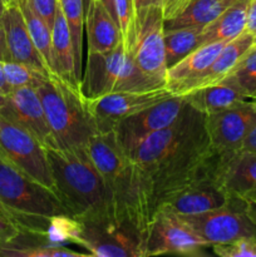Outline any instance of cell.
<instances>
[{"mask_svg":"<svg viewBox=\"0 0 256 257\" xmlns=\"http://www.w3.org/2000/svg\"><path fill=\"white\" fill-rule=\"evenodd\" d=\"M54 192L69 217H88L115 205L112 190L85 148H47Z\"/></svg>","mask_w":256,"mask_h":257,"instance_id":"6da1fadb","label":"cell"},{"mask_svg":"<svg viewBox=\"0 0 256 257\" xmlns=\"http://www.w3.org/2000/svg\"><path fill=\"white\" fill-rule=\"evenodd\" d=\"M0 203L23 231L42 236L43 226L67 215L54 191L23 173L0 156ZM48 230V228H47Z\"/></svg>","mask_w":256,"mask_h":257,"instance_id":"7a4b0ae2","label":"cell"},{"mask_svg":"<svg viewBox=\"0 0 256 257\" xmlns=\"http://www.w3.org/2000/svg\"><path fill=\"white\" fill-rule=\"evenodd\" d=\"M145 228L117 205L75 220L72 235V242L95 257H145Z\"/></svg>","mask_w":256,"mask_h":257,"instance_id":"3957f363","label":"cell"},{"mask_svg":"<svg viewBox=\"0 0 256 257\" xmlns=\"http://www.w3.org/2000/svg\"><path fill=\"white\" fill-rule=\"evenodd\" d=\"M37 90L55 148H85L98 132L85 108L80 88L52 74Z\"/></svg>","mask_w":256,"mask_h":257,"instance_id":"277c9868","label":"cell"},{"mask_svg":"<svg viewBox=\"0 0 256 257\" xmlns=\"http://www.w3.org/2000/svg\"><path fill=\"white\" fill-rule=\"evenodd\" d=\"M208 141L205 114L186 103L177 119L143 140L128 155L143 172L152 170L167 158Z\"/></svg>","mask_w":256,"mask_h":257,"instance_id":"5b68a950","label":"cell"},{"mask_svg":"<svg viewBox=\"0 0 256 257\" xmlns=\"http://www.w3.org/2000/svg\"><path fill=\"white\" fill-rule=\"evenodd\" d=\"M135 25L133 40L123 43L132 50L137 67L156 82L166 85L167 67L163 8L153 5L136 10Z\"/></svg>","mask_w":256,"mask_h":257,"instance_id":"8992f818","label":"cell"},{"mask_svg":"<svg viewBox=\"0 0 256 257\" xmlns=\"http://www.w3.org/2000/svg\"><path fill=\"white\" fill-rule=\"evenodd\" d=\"M211 248L180 215L161 207L153 215L146 231L145 257L158 255L203 256Z\"/></svg>","mask_w":256,"mask_h":257,"instance_id":"52a82bcc","label":"cell"},{"mask_svg":"<svg viewBox=\"0 0 256 257\" xmlns=\"http://www.w3.org/2000/svg\"><path fill=\"white\" fill-rule=\"evenodd\" d=\"M0 156L33 180L54 191L47 147L32 133L3 115H0Z\"/></svg>","mask_w":256,"mask_h":257,"instance_id":"ba28073f","label":"cell"},{"mask_svg":"<svg viewBox=\"0 0 256 257\" xmlns=\"http://www.w3.org/2000/svg\"><path fill=\"white\" fill-rule=\"evenodd\" d=\"M180 216L211 246L238 238L256 240V223L248 215L247 203L237 198H230L228 203L216 210Z\"/></svg>","mask_w":256,"mask_h":257,"instance_id":"9c48e42d","label":"cell"},{"mask_svg":"<svg viewBox=\"0 0 256 257\" xmlns=\"http://www.w3.org/2000/svg\"><path fill=\"white\" fill-rule=\"evenodd\" d=\"M173 95L167 88L147 92H113L97 98H84L85 108L98 133L114 131L124 118Z\"/></svg>","mask_w":256,"mask_h":257,"instance_id":"30bf717a","label":"cell"},{"mask_svg":"<svg viewBox=\"0 0 256 257\" xmlns=\"http://www.w3.org/2000/svg\"><path fill=\"white\" fill-rule=\"evenodd\" d=\"M186 103L182 95H171L120 120L114 128V135L125 155H130L148 136L175 122Z\"/></svg>","mask_w":256,"mask_h":257,"instance_id":"8fae6325","label":"cell"},{"mask_svg":"<svg viewBox=\"0 0 256 257\" xmlns=\"http://www.w3.org/2000/svg\"><path fill=\"white\" fill-rule=\"evenodd\" d=\"M255 125V99H246L225 110L205 115L208 141L211 146L220 152L240 151L248 132Z\"/></svg>","mask_w":256,"mask_h":257,"instance_id":"7c38bea8","label":"cell"},{"mask_svg":"<svg viewBox=\"0 0 256 257\" xmlns=\"http://www.w3.org/2000/svg\"><path fill=\"white\" fill-rule=\"evenodd\" d=\"M216 182L230 198L247 205L256 203V153L242 150L220 152Z\"/></svg>","mask_w":256,"mask_h":257,"instance_id":"4fadbf2b","label":"cell"},{"mask_svg":"<svg viewBox=\"0 0 256 257\" xmlns=\"http://www.w3.org/2000/svg\"><path fill=\"white\" fill-rule=\"evenodd\" d=\"M0 115L32 133L47 148H55L54 140L45 117L38 90L34 88H15L7 94Z\"/></svg>","mask_w":256,"mask_h":257,"instance_id":"5bb4252c","label":"cell"},{"mask_svg":"<svg viewBox=\"0 0 256 257\" xmlns=\"http://www.w3.org/2000/svg\"><path fill=\"white\" fill-rule=\"evenodd\" d=\"M123 59V42L109 52H88L85 73L80 78L83 97L92 99L114 92Z\"/></svg>","mask_w":256,"mask_h":257,"instance_id":"9a60e30c","label":"cell"},{"mask_svg":"<svg viewBox=\"0 0 256 257\" xmlns=\"http://www.w3.org/2000/svg\"><path fill=\"white\" fill-rule=\"evenodd\" d=\"M0 22L4 28L8 49H9L12 60L30 65L45 74H53L30 37L24 15L17 0L5 5Z\"/></svg>","mask_w":256,"mask_h":257,"instance_id":"2e32d148","label":"cell"},{"mask_svg":"<svg viewBox=\"0 0 256 257\" xmlns=\"http://www.w3.org/2000/svg\"><path fill=\"white\" fill-rule=\"evenodd\" d=\"M228 201L230 197L218 186L213 175L200 178L178 191L158 208H168L177 215H196L222 207Z\"/></svg>","mask_w":256,"mask_h":257,"instance_id":"e0dca14e","label":"cell"},{"mask_svg":"<svg viewBox=\"0 0 256 257\" xmlns=\"http://www.w3.org/2000/svg\"><path fill=\"white\" fill-rule=\"evenodd\" d=\"M227 42L203 44L167 69L166 88L173 95H185L193 88L198 78L212 64Z\"/></svg>","mask_w":256,"mask_h":257,"instance_id":"ac0fdd59","label":"cell"},{"mask_svg":"<svg viewBox=\"0 0 256 257\" xmlns=\"http://www.w3.org/2000/svg\"><path fill=\"white\" fill-rule=\"evenodd\" d=\"M84 27L88 52H109L123 42L119 27L99 0L90 2Z\"/></svg>","mask_w":256,"mask_h":257,"instance_id":"d6986e66","label":"cell"},{"mask_svg":"<svg viewBox=\"0 0 256 257\" xmlns=\"http://www.w3.org/2000/svg\"><path fill=\"white\" fill-rule=\"evenodd\" d=\"M52 55L53 74L74 87L80 88V79L75 67V54L72 35L68 28L60 5L58 7L54 24L52 27Z\"/></svg>","mask_w":256,"mask_h":257,"instance_id":"ffe728a7","label":"cell"},{"mask_svg":"<svg viewBox=\"0 0 256 257\" xmlns=\"http://www.w3.org/2000/svg\"><path fill=\"white\" fill-rule=\"evenodd\" d=\"M182 97H185L188 104L205 115L221 112L248 99L235 85L225 79L207 87L196 88Z\"/></svg>","mask_w":256,"mask_h":257,"instance_id":"44dd1931","label":"cell"},{"mask_svg":"<svg viewBox=\"0 0 256 257\" xmlns=\"http://www.w3.org/2000/svg\"><path fill=\"white\" fill-rule=\"evenodd\" d=\"M253 37L255 35L245 30L242 34L226 43L217 57L215 58L212 64L198 78V80L195 83L191 90L196 89V88L212 85L222 80L231 72V69L237 64V62L243 57V54L252 47Z\"/></svg>","mask_w":256,"mask_h":257,"instance_id":"7402d4cb","label":"cell"},{"mask_svg":"<svg viewBox=\"0 0 256 257\" xmlns=\"http://www.w3.org/2000/svg\"><path fill=\"white\" fill-rule=\"evenodd\" d=\"M250 0H235L213 22L206 25L201 44L216 42H230L246 30L247 9Z\"/></svg>","mask_w":256,"mask_h":257,"instance_id":"603a6c76","label":"cell"},{"mask_svg":"<svg viewBox=\"0 0 256 257\" xmlns=\"http://www.w3.org/2000/svg\"><path fill=\"white\" fill-rule=\"evenodd\" d=\"M235 0H186L181 9L165 19V30L210 24Z\"/></svg>","mask_w":256,"mask_h":257,"instance_id":"cb8c5ba5","label":"cell"},{"mask_svg":"<svg viewBox=\"0 0 256 257\" xmlns=\"http://www.w3.org/2000/svg\"><path fill=\"white\" fill-rule=\"evenodd\" d=\"M202 27L178 28V29L165 30V50L166 67H171L187 57L190 53L201 47L202 40Z\"/></svg>","mask_w":256,"mask_h":257,"instance_id":"d4e9b609","label":"cell"},{"mask_svg":"<svg viewBox=\"0 0 256 257\" xmlns=\"http://www.w3.org/2000/svg\"><path fill=\"white\" fill-rule=\"evenodd\" d=\"M89 252H79L62 243H25L10 241L0 245V257H85Z\"/></svg>","mask_w":256,"mask_h":257,"instance_id":"484cf974","label":"cell"},{"mask_svg":"<svg viewBox=\"0 0 256 257\" xmlns=\"http://www.w3.org/2000/svg\"><path fill=\"white\" fill-rule=\"evenodd\" d=\"M20 10L24 15L28 30L30 33L35 47L42 54L43 59L53 73V55H52V29L45 24L44 20L34 12L29 0H17Z\"/></svg>","mask_w":256,"mask_h":257,"instance_id":"4316f807","label":"cell"},{"mask_svg":"<svg viewBox=\"0 0 256 257\" xmlns=\"http://www.w3.org/2000/svg\"><path fill=\"white\" fill-rule=\"evenodd\" d=\"M62 12L64 14L65 20L68 23V28L72 35L73 47L75 54V67L79 79L83 73V29L85 23V13L83 0H58Z\"/></svg>","mask_w":256,"mask_h":257,"instance_id":"83f0119b","label":"cell"},{"mask_svg":"<svg viewBox=\"0 0 256 257\" xmlns=\"http://www.w3.org/2000/svg\"><path fill=\"white\" fill-rule=\"evenodd\" d=\"M235 85L246 98L256 100V47H251L223 78Z\"/></svg>","mask_w":256,"mask_h":257,"instance_id":"f1b7e54d","label":"cell"},{"mask_svg":"<svg viewBox=\"0 0 256 257\" xmlns=\"http://www.w3.org/2000/svg\"><path fill=\"white\" fill-rule=\"evenodd\" d=\"M3 70H4L5 79H7L12 90L15 89V88L23 87L38 89L52 75L45 74V73L40 72V70L35 69L30 65L14 62V60L3 62Z\"/></svg>","mask_w":256,"mask_h":257,"instance_id":"f546056e","label":"cell"},{"mask_svg":"<svg viewBox=\"0 0 256 257\" xmlns=\"http://www.w3.org/2000/svg\"><path fill=\"white\" fill-rule=\"evenodd\" d=\"M114 7L123 42H132L136 29L135 0H114Z\"/></svg>","mask_w":256,"mask_h":257,"instance_id":"4dcf8cb0","label":"cell"},{"mask_svg":"<svg viewBox=\"0 0 256 257\" xmlns=\"http://www.w3.org/2000/svg\"><path fill=\"white\" fill-rule=\"evenodd\" d=\"M212 252L220 257H256L255 238H238L211 246Z\"/></svg>","mask_w":256,"mask_h":257,"instance_id":"1f68e13d","label":"cell"},{"mask_svg":"<svg viewBox=\"0 0 256 257\" xmlns=\"http://www.w3.org/2000/svg\"><path fill=\"white\" fill-rule=\"evenodd\" d=\"M29 2L34 12L52 29L53 24H54L55 15H57L58 7H59L58 0H29Z\"/></svg>","mask_w":256,"mask_h":257,"instance_id":"d6a6232c","label":"cell"},{"mask_svg":"<svg viewBox=\"0 0 256 257\" xmlns=\"http://www.w3.org/2000/svg\"><path fill=\"white\" fill-rule=\"evenodd\" d=\"M20 232V226L12 217L0 212V245L13 241Z\"/></svg>","mask_w":256,"mask_h":257,"instance_id":"836d02e7","label":"cell"},{"mask_svg":"<svg viewBox=\"0 0 256 257\" xmlns=\"http://www.w3.org/2000/svg\"><path fill=\"white\" fill-rule=\"evenodd\" d=\"M185 3L186 0H165L162 7L163 17H165V19H168V18H171L172 15H175Z\"/></svg>","mask_w":256,"mask_h":257,"instance_id":"e575fe53","label":"cell"},{"mask_svg":"<svg viewBox=\"0 0 256 257\" xmlns=\"http://www.w3.org/2000/svg\"><path fill=\"white\" fill-rule=\"evenodd\" d=\"M246 32L256 35V0H250V4H248Z\"/></svg>","mask_w":256,"mask_h":257,"instance_id":"d590c367","label":"cell"},{"mask_svg":"<svg viewBox=\"0 0 256 257\" xmlns=\"http://www.w3.org/2000/svg\"><path fill=\"white\" fill-rule=\"evenodd\" d=\"M9 60H12V57H10L9 49H8L4 28L0 22V62H9Z\"/></svg>","mask_w":256,"mask_h":257,"instance_id":"8d00e7d4","label":"cell"},{"mask_svg":"<svg viewBox=\"0 0 256 257\" xmlns=\"http://www.w3.org/2000/svg\"><path fill=\"white\" fill-rule=\"evenodd\" d=\"M241 150L256 153V125L248 132L247 137L245 138V142H243V146Z\"/></svg>","mask_w":256,"mask_h":257,"instance_id":"74e56055","label":"cell"},{"mask_svg":"<svg viewBox=\"0 0 256 257\" xmlns=\"http://www.w3.org/2000/svg\"><path fill=\"white\" fill-rule=\"evenodd\" d=\"M163 2H165V0H135V8L136 10H140L143 9V8L153 7V5L163 7Z\"/></svg>","mask_w":256,"mask_h":257,"instance_id":"f35d334b","label":"cell"},{"mask_svg":"<svg viewBox=\"0 0 256 257\" xmlns=\"http://www.w3.org/2000/svg\"><path fill=\"white\" fill-rule=\"evenodd\" d=\"M0 89H2L5 94H9V93L12 92V88H10L7 79H5L4 70H3V62H0Z\"/></svg>","mask_w":256,"mask_h":257,"instance_id":"ab89813d","label":"cell"},{"mask_svg":"<svg viewBox=\"0 0 256 257\" xmlns=\"http://www.w3.org/2000/svg\"><path fill=\"white\" fill-rule=\"evenodd\" d=\"M103 5H104L105 9L108 10L110 15H112L113 19L115 20V23L118 24V20H117V14H115V7H114V0H99Z\"/></svg>","mask_w":256,"mask_h":257,"instance_id":"60d3db41","label":"cell"},{"mask_svg":"<svg viewBox=\"0 0 256 257\" xmlns=\"http://www.w3.org/2000/svg\"><path fill=\"white\" fill-rule=\"evenodd\" d=\"M247 211L248 215L251 216V218H252L256 223V203H253V205H247Z\"/></svg>","mask_w":256,"mask_h":257,"instance_id":"b9f144b4","label":"cell"},{"mask_svg":"<svg viewBox=\"0 0 256 257\" xmlns=\"http://www.w3.org/2000/svg\"><path fill=\"white\" fill-rule=\"evenodd\" d=\"M5 100H7V94L0 89V108L5 104Z\"/></svg>","mask_w":256,"mask_h":257,"instance_id":"7bdbcfd3","label":"cell"},{"mask_svg":"<svg viewBox=\"0 0 256 257\" xmlns=\"http://www.w3.org/2000/svg\"><path fill=\"white\" fill-rule=\"evenodd\" d=\"M90 2H92V0H83V5H84V13H85V14H87L88 8H89V5H90Z\"/></svg>","mask_w":256,"mask_h":257,"instance_id":"ee69618b","label":"cell"},{"mask_svg":"<svg viewBox=\"0 0 256 257\" xmlns=\"http://www.w3.org/2000/svg\"><path fill=\"white\" fill-rule=\"evenodd\" d=\"M5 5H7V3H5V0H0V18H2L3 12H4Z\"/></svg>","mask_w":256,"mask_h":257,"instance_id":"f6af8a7d","label":"cell"},{"mask_svg":"<svg viewBox=\"0 0 256 257\" xmlns=\"http://www.w3.org/2000/svg\"><path fill=\"white\" fill-rule=\"evenodd\" d=\"M0 212H3V213H5V215H8V216H9V213L7 212V210H5V208H4V206H3L2 203H0ZM9 217H10V216H9Z\"/></svg>","mask_w":256,"mask_h":257,"instance_id":"bcb514c9","label":"cell"},{"mask_svg":"<svg viewBox=\"0 0 256 257\" xmlns=\"http://www.w3.org/2000/svg\"><path fill=\"white\" fill-rule=\"evenodd\" d=\"M253 47H256V35L253 37Z\"/></svg>","mask_w":256,"mask_h":257,"instance_id":"7dc6e473","label":"cell"},{"mask_svg":"<svg viewBox=\"0 0 256 257\" xmlns=\"http://www.w3.org/2000/svg\"><path fill=\"white\" fill-rule=\"evenodd\" d=\"M10 2H14V0H5V3H7V4H8V3H10Z\"/></svg>","mask_w":256,"mask_h":257,"instance_id":"c3c4849f","label":"cell"}]
</instances>
